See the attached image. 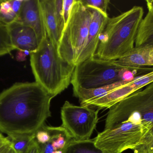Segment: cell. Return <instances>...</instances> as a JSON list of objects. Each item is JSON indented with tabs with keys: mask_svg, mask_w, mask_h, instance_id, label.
Instances as JSON below:
<instances>
[{
	"mask_svg": "<svg viewBox=\"0 0 153 153\" xmlns=\"http://www.w3.org/2000/svg\"><path fill=\"white\" fill-rule=\"evenodd\" d=\"M53 97L34 82L16 83L0 93V132L10 138L34 134L51 116Z\"/></svg>",
	"mask_w": 153,
	"mask_h": 153,
	"instance_id": "1",
	"label": "cell"
},
{
	"mask_svg": "<svg viewBox=\"0 0 153 153\" xmlns=\"http://www.w3.org/2000/svg\"><path fill=\"white\" fill-rule=\"evenodd\" d=\"M143 7L134 6L116 17L109 18L94 56L115 61L134 48L137 31L143 19Z\"/></svg>",
	"mask_w": 153,
	"mask_h": 153,
	"instance_id": "2",
	"label": "cell"
},
{
	"mask_svg": "<svg viewBox=\"0 0 153 153\" xmlns=\"http://www.w3.org/2000/svg\"><path fill=\"white\" fill-rule=\"evenodd\" d=\"M30 65L36 82L53 98L71 84L75 66L65 61L47 36L30 54Z\"/></svg>",
	"mask_w": 153,
	"mask_h": 153,
	"instance_id": "3",
	"label": "cell"
},
{
	"mask_svg": "<svg viewBox=\"0 0 153 153\" xmlns=\"http://www.w3.org/2000/svg\"><path fill=\"white\" fill-rule=\"evenodd\" d=\"M91 15L90 7L75 0L59 42V55L75 66L86 42Z\"/></svg>",
	"mask_w": 153,
	"mask_h": 153,
	"instance_id": "4",
	"label": "cell"
},
{
	"mask_svg": "<svg viewBox=\"0 0 153 153\" xmlns=\"http://www.w3.org/2000/svg\"><path fill=\"white\" fill-rule=\"evenodd\" d=\"M127 67L119 66L113 61H107L94 56L75 66L71 84L73 89H96L123 81Z\"/></svg>",
	"mask_w": 153,
	"mask_h": 153,
	"instance_id": "5",
	"label": "cell"
},
{
	"mask_svg": "<svg viewBox=\"0 0 153 153\" xmlns=\"http://www.w3.org/2000/svg\"><path fill=\"white\" fill-rule=\"evenodd\" d=\"M153 123L126 119L104 129L94 138L95 146L103 153H121L139 145Z\"/></svg>",
	"mask_w": 153,
	"mask_h": 153,
	"instance_id": "6",
	"label": "cell"
},
{
	"mask_svg": "<svg viewBox=\"0 0 153 153\" xmlns=\"http://www.w3.org/2000/svg\"><path fill=\"white\" fill-rule=\"evenodd\" d=\"M104 129L128 119L153 123V82L109 108Z\"/></svg>",
	"mask_w": 153,
	"mask_h": 153,
	"instance_id": "7",
	"label": "cell"
},
{
	"mask_svg": "<svg viewBox=\"0 0 153 153\" xmlns=\"http://www.w3.org/2000/svg\"><path fill=\"white\" fill-rule=\"evenodd\" d=\"M99 111V109L76 106L66 101L61 108L62 127L74 140L90 139L98 122Z\"/></svg>",
	"mask_w": 153,
	"mask_h": 153,
	"instance_id": "8",
	"label": "cell"
},
{
	"mask_svg": "<svg viewBox=\"0 0 153 153\" xmlns=\"http://www.w3.org/2000/svg\"><path fill=\"white\" fill-rule=\"evenodd\" d=\"M39 4L47 36L57 48L65 27L63 0H39Z\"/></svg>",
	"mask_w": 153,
	"mask_h": 153,
	"instance_id": "9",
	"label": "cell"
},
{
	"mask_svg": "<svg viewBox=\"0 0 153 153\" xmlns=\"http://www.w3.org/2000/svg\"><path fill=\"white\" fill-rule=\"evenodd\" d=\"M89 7L91 11L92 15L88 35L85 45L77 60L76 65L94 56L99 46L101 34L104 30L109 19L108 14L97 8Z\"/></svg>",
	"mask_w": 153,
	"mask_h": 153,
	"instance_id": "10",
	"label": "cell"
},
{
	"mask_svg": "<svg viewBox=\"0 0 153 153\" xmlns=\"http://www.w3.org/2000/svg\"><path fill=\"white\" fill-rule=\"evenodd\" d=\"M16 21L33 29L36 34L39 44L47 36L39 0H23L20 12Z\"/></svg>",
	"mask_w": 153,
	"mask_h": 153,
	"instance_id": "11",
	"label": "cell"
},
{
	"mask_svg": "<svg viewBox=\"0 0 153 153\" xmlns=\"http://www.w3.org/2000/svg\"><path fill=\"white\" fill-rule=\"evenodd\" d=\"M12 44L15 49L35 52L39 46L35 31L30 27L21 24L17 21L8 25Z\"/></svg>",
	"mask_w": 153,
	"mask_h": 153,
	"instance_id": "12",
	"label": "cell"
},
{
	"mask_svg": "<svg viewBox=\"0 0 153 153\" xmlns=\"http://www.w3.org/2000/svg\"><path fill=\"white\" fill-rule=\"evenodd\" d=\"M50 137L41 146V153H63L67 145L73 138L62 127L49 126Z\"/></svg>",
	"mask_w": 153,
	"mask_h": 153,
	"instance_id": "13",
	"label": "cell"
},
{
	"mask_svg": "<svg viewBox=\"0 0 153 153\" xmlns=\"http://www.w3.org/2000/svg\"><path fill=\"white\" fill-rule=\"evenodd\" d=\"M140 46H153V10L151 9H148L138 28L135 47Z\"/></svg>",
	"mask_w": 153,
	"mask_h": 153,
	"instance_id": "14",
	"label": "cell"
},
{
	"mask_svg": "<svg viewBox=\"0 0 153 153\" xmlns=\"http://www.w3.org/2000/svg\"><path fill=\"white\" fill-rule=\"evenodd\" d=\"M63 153H103L95 146L94 138L77 141L73 139L67 145Z\"/></svg>",
	"mask_w": 153,
	"mask_h": 153,
	"instance_id": "15",
	"label": "cell"
},
{
	"mask_svg": "<svg viewBox=\"0 0 153 153\" xmlns=\"http://www.w3.org/2000/svg\"><path fill=\"white\" fill-rule=\"evenodd\" d=\"M8 137L11 146L16 153H27L35 141V134L13 138Z\"/></svg>",
	"mask_w": 153,
	"mask_h": 153,
	"instance_id": "16",
	"label": "cell"
},
{
	"mask_svg": "<svg viewBox=\"0 0 153 153\" xmlns=\"http://www.w3.org/2000/svg\"><path fill=\"white\" fill-rule=\"evenodd\" d=\"M17 18L18 16L13 9L11 0H2L0 7V23L8 26L16 21Z\"/></svg>",
	"mask_w": 153,
	"mask_h": 153,
	"instance_id": "17",
	"label": "cell"
},
{
	"mask_svg": "<svg viewBox=\"0 0 153 153\" xmlns=\"http://www.w3.org/2000/svg\"><path fill=\"white\" fill-rule=\"evenodd\" d=\"M12 44L8 26L0 23V57L15 50Z\"/></svg>",
	"mask_w": 153,
	"mask_h": 153,
	"instance_id": "18",
	"label": "cell"
},
{
	"mask_svg": "<svg viewBox=\"0 0 153 153\" xmlns=\"http://www.w3.org/2000/svg\"><path fill=\"white\" fill-rule=\"evenodd\" d=\"M134 153L153 152V124L139 145L134 149Z\"/></svg>",
	"mask_w": 153,
	"mask_h": 153,
	"instance_id": "19",
	"label": "cell"
},
{
	"mask_svg": "<svg viewBox=\"0 0 153 153\" xmlns=\"http://www.w3.org/2000/svg\"><path fill=\"white\" fill-rule=\"evenodd\" d=\"M141 66H153V46H140Z\"/></svg>",
	"mask_w": 153,
	"mask_h": 153,
	"instance_id": "20",
	"label": "cell"
},
{
	"mask_svg": "<svg viewBox=\"0 0 153 153\" xmlns=\"http://www.w3.org/2000/svg\"><path fill=\"white\" fill-rule=\"evenodd\" d=\"M85 6L97 8L104 13H107L109 0H80Z\"/></svg>",
	"mask_w": 153,
	"mask_h": 153,
	"instance_id": "21",
	"label": "cell"
},
{
	"mask_svg": "<svg viewBox=\"0 0 153 153\" xmlns=\"http://www.w3.org/2000/svg\"><path fill=\"white\" fill-rule=\"evenodd\" d=\"M74 1L75 0H63V15L65 26L68 22Z\"/></svg>",
	"mask_w": 153,
	"mask_h": 153,
	"instance_id": "22",
	"label": "cell"
},
{
	"mask_svg": "<svg viewBox=\"0 0 153 153\" xmlns=\"http://www.w3.org/2000/svg\"><path fill=\"white\" fill-rule=\"evenodd\" d=\"M23 2V0H11L13 10L18 17L20 12Z\"/></svg>",
	"mask_w": 153,
	"mask_h": 153,
	"instance_id": "23",
	"label": "cell"
},
{
	"mask_svg": "<svg viewBox=\"0 0 153 153\" xmlns=\"http://www.w3.org/2000/svg\"><path fill=\"white\" fill-rule=\"evenodd\" d=\"M27 153H41V146L36 140Z\"/></svg>",
	"mask_w": 153,
	"mask_h": 153,
	"instance_id": "24",
	"label": "cell"
},
{
	"mask_svg": "<svg viewBox=\"0 0 153 153\" xmlns=\"http://www.w3.org/2000/svg\"><path fill=\"white\" fill-rule=\"evenodd\" d=\"M29 54H30L28 51H23L19 50L16 54V58L18 61H23L26 60V57Z\"/></svg>",
	"mask_w": 153,
	"mask_h": 153,
	"instance_id": "25",
	"label": "cell"
},
{
	"mask_svg": "<svg viewBox=\"0 0 153 153\" xmlns=\"http://www.w3.org/2000/svg\"><path fill=\"white\" fill-rule=\"evenodd\" d=\"M10 147V142H8L0 148V153H7Z\"/></svg>",
	"mask_w": 153,
	"mask_h": 153,
	"instance_id": "26",
	"label": "cell"
},
{
	"mask_svg": "<svg viewBox=\"0 0 153 153\" xmlns=\"http://www.w3.org/2000/svg\"><path fill=\"white\" fill-rule=\"evenodd\" d=\"M9 142L10 140L8 137H5L1 133H0V148L4 145L5 144Z\"/></svg>",
	"mask_w": 153,
	"mask_h": 153,
	"instance_id": "27",
	"label": "cell"
},
{
	"mask_svg": "<svg viewBox=\"0 0 153 153\" xmlns=\"http://www.w3.org/2000/svg\"><path fill=\"white\" fill-rule=\"evenodd\" d=\"M146 2L148 9L153 10V0H146Z\"/></svg>",
	"mask_w": 153,
	"mask_h": 153,
	"instance_id": "28",
	"label": "cell"
},
{
	"mask_svg": "<svg viewBox=\"0 0 153 153\" xmlns=\"http://www.w3.org/2000/svg\"><path fill=\"white\" fill-rule=\"evenodd\" d=\"M16 153L15 151L13 150V148L11 146V144L10 147V149H9V151H8V153Z\"/></svg>",
	"mask_w": 153,
	"mask_h": 153,
	"instance_id": "29",
	"label": "cell"
},
{
	"mask_svg": "<svg viewBox=\"0 0 153 153\" xmlns=\"http://www.w3.org/2000/svg\"><path fill=\"white\" fill-rule=\"evenodd\" d=\"M2 0H0V7H1V2Z\"/></svg>",
	"mask_w": 153,
	"mask_h": 153,
	"instance_id": "30",
	"label": "cell"
},
{
	"mask_svg": "<svg viewBox=\"0 0 153 153\" xmlns=\"http://www.w3.org/2000/svg\"><path fill=\"white\" fill-rule=\"evenodd\" d=\"M152 153H153V152Z\"/></svg>",
	"mask_w": 153,
	"mask_h": 153,
	"instance_id": "31",
	"label": "cell"
}]
</instances>
